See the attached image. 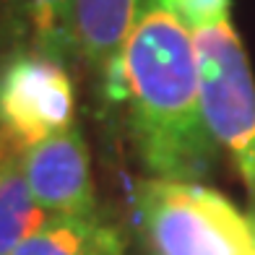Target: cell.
<instances>
[{"label": "cell", "mask_w": 255, "mask_h": 255, "mask_svg": "<svg viewBox=\"0 0 255 255\" xmlns=\"http://www.w3.org/2000/svg\"><path fill=\"white\" fill-rule=\"evenodd\" d=\"M76 3L78 0H21L31 50L60 63L76 57Z\"/></svg>", "instance_id": "cell-9"}, {"label": "cell", "mask_w": 255, "mask_h": 255, "mask_svg": "<svg viewBox=\"0 0 255 255\" xmlns=\"http://www.w3.org/2000/svg\"><path fill=\"white\" fill-rule=\"evenodd\" d=\"M21 161L0 180V255H10L21 248L50 219V214L34 201Z\"/></svg>", "instance_id": "cell-8"}, {"label": "cell", "mask_w": 255, "mask_h": 255, "mask_svg": "<svg viewBox=\"0 0 255 255\" xmlns=\"http://www.w3.org/2000/svg\"><path fill=\"white\" fill-rule=\"evenodd\" d=\"M21 169L34 201L50 216L99 214L94 175H91V151L78 123L26 148Z\"/></svg>", "instance_id": "cell-5"}, {"label": "cell", "mask_w": 255, "mask_h": 255, "mask_svg": "<svg viewBox=\"0 0 255 255\" xmlns=\"http://www.w3.org/2000/svg\"><path fill=\"white\" fill-rule=\"evenodd\" d=\"M10 255H125V235L102 214L50 216Z\"/></svg>", "instance_id": "cell-7"}, {"label": "cell", "mask_w": 255, "mask_h": 255, "mask_svg": "<svg viewBox=\"0 0 255 255\" xmlns=\"http://www.w3.org/2000/svg\"><path fill=\"white\" fill-rule=\"evenodd\" d=\"M76 125V86L65 63L16 47L0 63V130L31 148Z\"/></svg>", "instance_id": "cell-4"}, {"label": "cell", "mask_w": 255, "mask_h": 255, "mask_svg": "<svg viewBox=\"0 0 255 255\" xmlns=\"http://www.w3.org/2000/svg\"><path fill=\"white\" fill-rule=\"evenodd\" d=\"M190 26L203 118L255 206V76L232 21V0H177Z\"/></svg>", "instance_id": "cell-2"}, {"label": "cell", "mask_w": 255, "mask_h": 255, "mask_svg": "<svg viewBox=\"0 0 255 255\" xmlns=\"http://www.w3.org/2000/svg\"><path fill=\"white\" fill-rule=\"evenodd\" d=\"M123 71L128 133L148 177L203 182L219 143L203 118L195 44L177 0H141Z\"/></svg>", "instance_id": "cell-1"}, {"label": "cell", "mask_w": 255, "mask_h": 255, "mask_svg": "<svg viewBox=\"0 0 255 255\" xmlns=\"http://www.w3.org/2000/svg\"><path fill=\"white\" fill-rule=\"evenodd\" d=\"M250 222H253V229H255V206H253V214H250Z\"/></svg>", "instance_id": "cell-11"}, {"label": "cell", "mask_w": 255, "mask_h": 255, "mask_svg": "<svg viewBox=\"0 0 255 255\" xmlns=\"http://www.w3.org/2000/svg\"><path fill=\"white\" fill-rule=\"evenodd\" d=\"M26 148L21 146L13 135H8L5 130H0V180L8 175V169H13L21 159H24Z\"/></svg>", "instance_id": "cell-10"}, {"label": "cell", "mask_w": 255, "mask_h": 255, "mask_svg": "<svg viewBox=\"0 0 255 255\" xmlns=\"http://www.w3.org/2000/svg\"><path fill=\"white\" fill-rule=\"evenodd\" d=\"M135 208L154 255H255L250 216L203 182L146 177Z\"/></svg>", "instance_id": "cell-3"}, {"label": "cell", "mask_w": 255, "mask_h": 255, "mask_svg": "<svg viewBox=\"0 0 255 255\" xmlns=\"http://www.w3.org/2000/svg\"><path fill=\"white\" fill-rule=\"evenodd\" d=\"M141 0H78L76 55L86 65L107 104L125 102L123 55Z\"/></svg>", "instance_id": "cell-6"}]
</instances>
